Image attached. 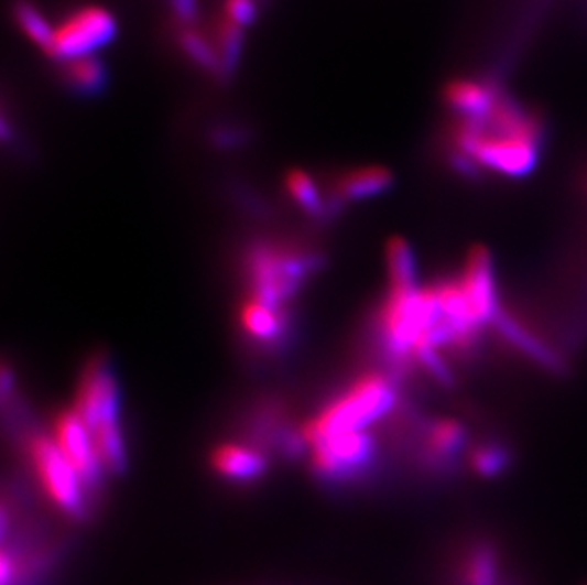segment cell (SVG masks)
<instances>
[{
    "label": "cell",
    "mask_w": 587,
    "mask_h": 585,
    "mask_svg": "<svg viewBox=\"0 0 587 585\" xmlns=\"http://www.w3.org/2000/svg\"><path fill=\"white\" fill-rule=\"evenodd\" d=\"M504 557L497 542L476 538L463 551L456 568V585H504Z\"/></svg>",
    "instance_id": "10"
},
{
    "label": "cell",
    "mask_w": 587,
    "mask_h": 585,
    "mask_svg": "<svg viewBox=\"0 0 587 585\" xmlns=\"http://www.w3.org/2000/svg\"><path fill=\"white\" fill-rule=\"evenodd\" d=\"M388 280L390 291L415 290L416 267L413 249L403 238H392L387 243Z\"/></svg>",
    "instance_id": "18"
},
{
    "label": "cell",
    "mask_w": 587,
    "mask_h": 585,
    "mask_svg": "<svg viewBox=\"0 0 587 585\" xmlns=\"http://www.w3.org/2000/svg\"><path fill=\"white\" fill-rule=\"evenodd\" d=\"M492 324L510 345L515 346L521 354L529 356L534 364L552 369V371H559L561 367H563L559 356L542 338L536 337L531 329H526L518 317L500 311Z\"/></svg>",
    "instance_id": "13"
},
{
    "label": "cell",
    "mask_w": 587,
    "mask_h": 585,
    "mask_svg": "<svg viewBox=\"0 0 587 585\" xmlns=\"http://www.w3.org/2000/svg\"><path fill=\"white\" fill-rule=\"evenodd\" d=\"M285 188L290 191L291 198L297 202L304 214L312 215V217L324 214L327 204L322 201L318 186L308 173L303 170H291L285 175Z\"/></svg>",
    "instance_id": "21"
},
{
    "label": "cell",
    "mask_w": 587,
    "mask_h": 585,
    "mask_svg": "<svg viewBox=\"0 0 587 585\" xmlns=\"http://www.w3.org/2000/svg\"><path fill=\"white\" fill-rule=\"evenodd\" d=\"M500 96L497 86L476 80H456L445 88V101L464 118L483 117Z\"/></svg>",
    "instance_id": "15"
},
{
    "label": "cell",
    "mask_w": 587,
    "mask_h": 585,
    "mask_svg": "<svg viewBox=\"0 0 587 585\" xmlns=\"http://www.w3.org/2000/svg\"><path fill=\"white\" fill-rule=\"evenodd\" d=\"M318 267L319 256L314 251L259 241L246 256V280L251 299L285 308V303L297 295Z\"/></svg>",
    "instance_id": "3"
},
{
    "label": "cell",
    "mask_w": 587,
    "mask_h": 585,
    "mask_svg": "<svg viewBox=\"0 0 587 585\" xmlns=\"http://www.w3.org/2000/svg\"><path fill=\"white\" fill-rule=\"evenodd\" d=\"M180 46L200 69L221 75V62L217 50L196 29L183 28L177 35Z\"/></svg>",
    "instance_id": "23"
},
{
    "label": "cell",
    "mask_w": 587,
    "mask_h": 585,
    "mask_svg": "<svg viewBox=\"0 0 587 585\" xmlns=\"http://www.w3.org/2000/svg\"><path fill=\"white\" fill-rule=\"evenodd\" d=\"M468 462L476 476L497 477L512 462V453L502 441L487 440L468 448Z\"/></svg>",
    "instance_id": "19"
},
{
    "label": "cell",
    "mask_w": 587,
    "mask_h": 585,
    "mask_svg": "<svg viewBox=\"0 0 587 585\" xmlns=\"http://www.w3.org/2000/svg\"><path fill=\"white\" fill-rule=\"evenodd\" d=\"M242 50L243 29L225 18L217 25V54H219V62H221L222 78H228L235 73L238 63H240Z\"/></svg>",
    "instance_id": "22"
},
{
    "label": "cell",
    "mask_w": 587,
    "mask_h": 585,
    "mask_svg": "<svg viewBox=\"0 0 587 585\" xmlns=\"http://www.w3.org/2000/svg\"><path fill=\"white\" fill-rule=\"evenodd\" d=\"M28 448L36 477L50 500L56 503L63 513L76 519L83 517L86 510V487L67 456L63 455L62 448L57 447L56 441L46 435H33L29 440Z\"/></svg>",
    "instance_id": "4"
},
{
    "label": "cell",
    "mask_w": 587,
    "mask_h": 585,
    "mask_svg": "<svg viewBox=\"0 0 587 585\" xmlns=\"http://www.w3.org/2000/svg\"><path fill=\"white\" fill-rule=\"evenodd\" d=\"M450 143L456 172L521 177L531 173L539 160L542 124L512 97L500 96L483 117L463 118Z\"/></svg>",
    "instance_id": "1"
},
{
    "label": "cell",
    "mask_w": 587,
    "mask_h": 585,
    "mask_svg": "<svg viewBox=\"0 0 587 585\" xmlns=\"http://www.w3.org/2000/svg\"><path fill=\"white\" fill-rule=\"evenodd\" d=\"M267 458L257 448L246 447L227 443L214 451L211 455V466L215 474L232 479V481H251L264 474L267 469Z\"/></svg>",
    "instance_id": "14"
},
{
    "label": "cell",
    "mask_w": 587,
    "mask_h": 585,
    "mask_svg": "<svg viewBox=\"0 0 587 585\" xmlns=\"http://www.w3.org/2000/svg\"><path fill=\"white\" fill-rule=\"evenodd\" d=\"M63 83L78 96H97L107 88L109 73L105 63L96 55H86L63 63Z\"/></svg>",
    "instance_id": "17"
},
{
    "label": "cell",
    "mask_w": 587,
    "mask_h": 585,
    "mask_svg": "<svg viewBox=\"0 0 587 585\" xmlns=\"http://www.w3.org/2000/svg\"><path fill=\"white\" fill-rule=\"evenodd\" d=\"M170 4H172L173 14L183 28H191L200 12L198 0H170Z\"/></svg>",
    "instance_id": "25"
},
{
    "label": "cell",
    "mask_w": 587,
    "mask_h": 585,
    "mask_svg": "<svg viewBox=\"0 0 587 585\" xmlns=\"http://www.w3.org/2000/svg\"><path fill=\"white\" fill-rule=\"evenodd\" d=\"M468 427L455 419H437L430 422L421 440L422 458L434 468H447L455 464L468 445Z\"/></svg>",
    "instance_id": "11"
},
{
    "label": "cell",
    "mask_w": 587,
    "mask_h": 585,
    "mask_svg": "<svg viewBox=\"0 0 587 585\" xmlns=\"http://www.w3.org/2000/svg\"><path fill=\"white\" fill-rule=\"evenodd\" d=\"M120 386L109 361L99 356L88 361L76 390L75 411L88 432L120 419Z\"/></svg>",
    "instance_id": "6"
},
{
    "label": "cell",
    "mask_w": 587,
    "mask_h": 585,
    "mask_svg": "<svg viewBox=\"0 0 587 585\" xmlns=\"http://www.w3.org/2000/svg\"><path fill=\"white\" fill-rule=\"evenodd\" d=\"M374 453L373 435L366 430L333 435L312 445V469L316 476L331 481L350 479L366 472L374 461Z\"/></svg>",
    "instance_id": "7"
},
{
    "label": "cell",
    "mask_w": 587,
    "mask_h": 585,
    "mask_svg": "<svg viewBox=\"0 0 587 585\" xmlns=\"http://www.w3.org/2000/svg\"><path fill=\"white\" fill-rule=\"evenodd\" d=\"M458 282L463 285L464 295L468 299L477 322L481 325L494 322V317L502 308L498 303L494 264L487 249H471L468 259L464 262L463 274Z\"/></svg>",
    "instance_id": "8"
},
{
    "label": "cell",
    "mask_w": 587,
    "mask_h": 585,
    "mask_svg": "<svg viewBox=\"0 0 587 585\" xmlns=\"http://www.w3.org/2000/svg\"><path fill=\"white\" fill-rule=\"evenodd\" d=\"M54 441L83 479L84 487L86 489L96 487L104 468L97 461L90 432L75 411H63L57 414L54 421Z\"/></svg>",
    "instance_id": "9"
},
{
    "label": "cell",
    "mask_w": 587,
    "mask_h": 585,
    "mask_svg": "<svg viewBox=\"0 0 587 585\" xmlns=\"http://www.w3.org/2000/svg\"><path fill=\"white\" fill-rule=\"evenodd\" d=\"M117 33V20L107 8H78L56 28L48 55L62 63L94 55L96 50L107 46Z\"/></svg>",
    "instance_id": "5"
},
{
    "label": "cell",
    "mask_w": 587,
    "mask_h": 585,
    "mask_svg": "<svg viewBox=\"0 0 587 585\" xmlns=\"http://www.w3.org/2000/svg\"><path fill=\"white\" fill-rule=\"evenodd\" d=\"M215 141L222 147L235 145V143H240L242 141V133L238 130H219L215 133Z\"/></svg>",
    "instance_id": "26"
},
{
    "label": "cell",
    "mask_w": 587,
    "mask_h": 585,
    "mask_svg": "<svg viewBox=\"0 0 587 585\" xmlns=\"http://www.w3.org/2000/svg\"><path fill=\"white\" fill-rule=\"evenodd\" d=\"M12 10H14V20L18 21L21 31L35 42L44 54H50L56 29L50 25L41 10L31 0H15Z\"/></svg>",
    "instance_id": "20"
},
{
    "label": "cell",
    "mask_w": 587,
    "mask_h": 585,
    "mask_svg": "<svg viewBox=\"0 0 587 585\" xmlns=\"http://www.w3.org/2000/svg\"><path fill=\"white\" fill-rule=\"evenodd\" d=\"M259 15L256 0H225V18L240 28H248Z\"/></svg>",
    "instance_id": "24"
},
{
    "label": "cell",
    "mask_w": 587,
    "mask_h": 585,
    "mask_svg": "<svg viewBox=\"0 0 587 585\" xmlns=\"http://www.w3.org/2000/svg\"><path fill=\"white\" fill-rule=\"evenodd\" d=\"M394 183V175L382 165H363L345 173L337 181V202L363 201L384 193Z\"/></svg>",
    "instance_id": "16"
},
{
    "label": "cell",
    "mask_w": 587,
    "mask_h": 585,
    "mask_svg": "<svg viewBox=\"0 0 587 585\" xmlns=\"http://www.w3.org/2000/svg\"><path fill=\"white\" fill-rule=\"evenodd\" d=\"M243 333L248 338L261 345H276L285 337L287 331V314L285 308L270 306L257 299H248L240 311Z\"/></svg>",
    "instance_id": "12"
},
{
    "label": "cell",
    "mask_w": 587,
    "mask_h": 585,
    "mask_svg": "<svg viewBox=\"0 0 587 585\" xmlns=\"http://www.w3.org/2000/svg\"><path fill=\"white\" fill-rule=\"evenodd\" d=\"M395 400L394 382L384 375L371 372L356 380L350 390H346L331 405L325 407L316 419L306 422L301 435L304 443L312 447L333 435L361 432L390 413Z\"/></svg>",
    "instance_id": "2"
}]
</instances>
